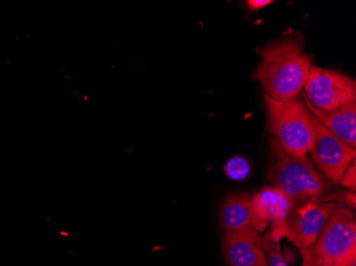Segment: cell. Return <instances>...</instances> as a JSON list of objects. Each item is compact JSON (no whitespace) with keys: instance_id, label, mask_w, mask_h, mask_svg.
I'll return each instance as SVG.
<instances>
[{"instance_id":"obj_2","label":"cell","mask_w":356,"mask_h":266,"mask_svg":"<svg viewBox=\"0 0 356 266\" xmlns=\"http://www.w3.org/2000/svg\"><path fill=\"white\" fill-rule=\"evenodd\" d=\"M268 129L286 153L306 157L314 139L312 114L304 101L297 97L287 101L265 95Z\"/></svg>"},{"instance_id":"obj_8","label":"cell","mask_w":356,"mask_h":266,"mask_svg":"<svg viewBox=\"0 0 356 266\" xmlns=\"http://www.w3.org/2000/svg\"><path fill=\"white\" fill-rule=\"evenodd\" d=\"M261 235L255 230L226 233L223 251L229 266H268Z\"/></svg>"},{"instance_id":"obj_3","label":"cell","mask_w":356,"mask_h":266,"mask_svg":"<svg viewBox=\"0 0 356 266\" xmlns=\"http://www.w3.org/2000/svg\"><path fill=\"white\" fill-rule=\"evenodd\" d=\"M272 161L269 178L273 187L281 190L293 203L317 199L325 190V182L306 157L286 153L271 139Z\"/></svg>"},{"instance_id":"obj_16","label":"cell","mask_w":356,"mask_h":266,"mask_svg":"<svg viewBox=\"0 0 356 266\" xmlns=\"http://www.w3.org/2000/svg\"><path fill=\"white\" fill-rule=\"evenodd\" d=\"M343 203H347L348 207L355 208V193L354 191L348 192L343 197Z\"/></svg>"},{"instance_id":"obj_12","label":"cell","mask_w":356,"mask_h":266,"mask_svg":"<svg viewBox=\"0 0 356 266\" xmlns=\"http://www.w3.org/2000/svg\"><path fill=\"white\" fill-rule=\"evenodd\" d=\"M250 172H251V165H250L249 161L240 156L231 158L224 166V173L234 181H242V180L247 179Z\"/></svg>"},{"instance_id":"obj_11","label":"cell","mask_w":356,"mask_h":266,"mask_svg":"<svg viewBox=\"0 0 356 266\" xmlns=\"http://www.w3.org/2000/svg\"><path fill=\"white\" fill-rule=\"evenodd\" d=\"M220 221L225 233L255 230L252 196L235 194L226 198L222 206Z\"/></svg>"},{"instance_id":"obj_15","label":"cell","mask_w":356,"mask_h":266,"mask_svg":"<svg viewBox=\"0 0 356 266\" xmlns=\"http://www.w3.org/2000/svg\"><path fill=\"white\" fill-rule=\"evenodd\" d=\"M273 3L272 0H248L247 7L250 11H259Z\"/></svg>"},{"instance_id":"obj_9","label":"cell","mask_w":356,"mask_h":266,"mask_svg":"<svg viewBox=\"0 0 356 266\" xmlns=\"http://www.w3.org/2000/svg\"><path fill=\"white\" fill-rule=\"evenodd\" d=\"M293 203L281 190L265 188L252 196V210L256 231H264L268 223L283 225L287 221Z\"/></svg>"},{"instance_id":"obj_17","label":"cell","mask_w":356,"mask_h":266,"mask_svg":"<svg viewBox=\"0 0 356 266\" xmlns=\"http://www.w3.org/2000/svg\"><path fill=\"white\" fill-rule=\"evenodd\" d=\"M333 266H356V257L348 258L343 261L337 262Z\"/></svg>"},{"instance_id":"obj_4","label":"cell","mask_w":356,"mask_h":266,"mask_svg":"<svg viewBox=\"0 0 356 266\" xmlns=\"http://www.w3.org/2000/svg\"><path fill=\"white\" fill-rule=\"evenodd\" d=\"M312 266H333L356 257L355 215L348 208L338 207L332 214L312 249H306Z\"/></svg>"},{"instance_id":"obj_13","label":"cell","mask_w":356,"mask_h":266,"mask_svg":"<svg viewBox=\"0 0 356 266\" xmlns=\"http://www.w3.org/2000/svg\"><path fill=\"white\" fill-rule=\"evenodd\" d=\"M266 248H267L268 253H269L270 266H289L286 263L282 256L281 248H280L279 241L272 239L271 237L266 240ZM303 253V265L302 266H312L311 260H309V253L306 249L302 251Z\"/></svg>"},{"instance_id":"obj_10","label":"cell","mask_w":356,"mask_h":266,"mask_svg":"<svg viewBox=\"0 0 356 266\" xmlns=\"http://www.w3.org/2000/svg\"><path fill=\"white\" fill-rule=\"evenodd\" d=\"M304 103L314 119L327 131L347 145L356 148V103L334 111H323L314 107L306 98H304Z\"/></svg>"},{"instance_id":"obj_5","label":"cell","mask_w":356,"mask_h":266,"mask_svg":"<svg viewBox=\"0 0 356 266\" xmlns=\"http://www.w3.org/2000/svg\"><path fill=\"white\" fill-rule=\"evenodd\" d=\"M303 89L306 101L323 111L356 103L355 81L339 72L312 66Z\"/></svg>"},{"instance_id":"obj_6","label":"cell","mask_w":356,"mask_h":266,"mask_svg":"<svg viewBox=\"0 0 356 266\" xmlns=\"http://www.w3.org/2000/svg\"><path fill=\"white\" fill-rule=\"evenodd\" d=\"M339 206L335 203H319L312 199L296 211L283 225L275 226L270 237L279 241L284 235L293 240L301 251L312 247L327 225L333 212Z\"/></svg>"},{"instance_id":"obj_14","label":"cell","mask_w":356,"mask_h":266,"mask_svg":"<svg viewBox=\"0 0 356 266\" xmlns=\"http://www.w3.org/2000/svg\"><path fill=\"white\" fill-rule=\"evenodd\" d=\"M355 169V164H350L347 169L343 172V176H341L339 181H338L343 187L352 190V191H355L356 188Z\"/></svg>"},{"instance_id":"obj_7","label":"cell","mask_w":356,"mask_h":266,"mask_svg":"<svg viewBox=\"0 0 356 266\" xmlns=\"http://www.w3.org/2000/svg\"><path fill=\"white\" fill-rule=\"evenodd\" d=\"M314 139L309 153L316 165L332 181L338 182L348 166L355 159V148L338 140L314 119Z\"/></svg>"},{"instance_id":"obj_1","label":"cell","mask_w":356,"mask_h":266,"mask_svg":"<svg viewBox=\"0 0 356 266\" xmlns=\"http://www.w3.org/2000/svg\"><path fill=\"white\" fill-rule=\"evenodd\" d=\"M299 35H289L268 44L259 51L261 60L253 78L272 99L287 101L299 97L309 78L313 57L303 51Z\"/></svg>"}]
</instances>
